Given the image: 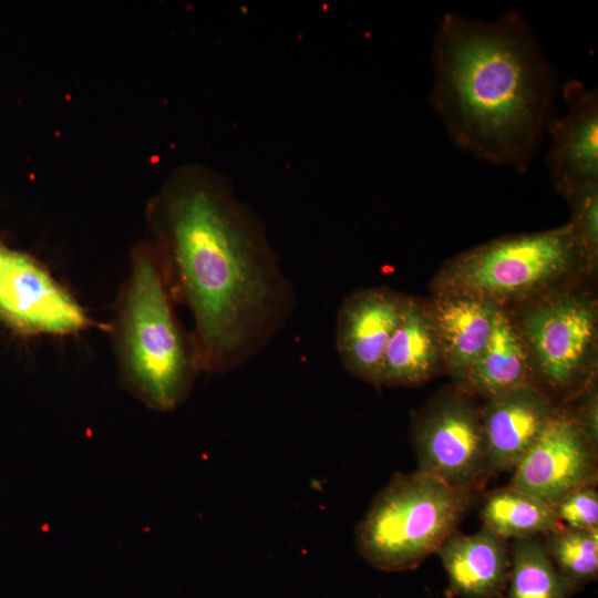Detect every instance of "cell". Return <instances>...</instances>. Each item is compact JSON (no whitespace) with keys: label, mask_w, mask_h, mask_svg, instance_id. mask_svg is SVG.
<instances>
[{"label":"cell","mask_w":598,"mask_h":598,"mask_svg":"<svg viewBox=\"0 0 598 598\" xmlns=\"http://www.w3.org/2000/svg\"><path fill=\"white\" fill-rule=\"evenodd\" d=\"M476 494L419 471L399 473L358 525V551L380 570L416 568L457 530Z\"/></svg>","instance_id":"cell-4"},{"label":"cell","mask_w":598,"mask_h":598,"mask_svg":"<svg viewBox=\"0 0 598 598\" xmlns=\"http://www.w3.org/2000/svg\"><path fill=\"white\" fill-rule=\"evenodd\" d=\"M174 302L154 246L140 241L131 252L111 338L123 386L161 412L179 406L200 372L193 336L178 321Z\"/></svg>","instance_id":"cell-3"},{"label":"cell","mask_w":598,"mask_h":598,"mask_svg":"<svg viewBox=\"0 0 598 598\" xmlns=\"http://www.w3.org/2000/svg\"><path fill=\"white\" fill-rule=\"evenodd\" d=\"M404 300L388 289H368L343 301L337 319L336 346L343 365L352 374L382 384L385 349Z\"/></svg>","instance_id":"cell-11"},{"label":"cell","mask_w":598,"mask_h":598,"mask_svg":"<svg viewBox=\"0 0 598 598\" xmlns=\"http://www.w3.org/2000/svg\"><path fill=\"white\" fill-rule=\"evenodd\" d=\"M574 216L570 223L581 254L594 257L598 247V186L569 199Z\"/></svg>","instance_id":"cell-21"},{"label":"cell","mask_w":598,"mask_h":598,"mask_svg":"<svg viewBox=\"0 0 598 598\" xmlns=\"http://www.w3.org/2000/svg\"><path fill=\"white\" fill-rule=\"evenodd\" d=\"M556 414L529 384L488 399L481 414L488 475L514 470Z\"/></svg>","instance_id":"cell-12"},{"label":"cell","mask_w":598,"mask_h":598,"mask_svg":"<svg viewBox=\"0 0 598 598\" xmlns=\"http://www.w3.org/2000/svg\"><path fill=\"white\" fill-rule=\"evenodd\" d=\"M523 341L507 315L497 308L489 339L464 380L488 399L527 383Z\"/></svg>","instance_id":"cell-16"},{"label":"cell","mask_w":598,"mask_h":598,"mask_svg":"<svg viewBox=\"0 0 598 598\" xmlns=\"http://www.w3.org/2000/svg\"><path fill=\"white\" fill-rule=\"evenodd\" d=\"M581 255L571 224L503 237L453 259L440 279L443 292H466L496 302L543 289Z\"/></svg>","instance_id":"cell-5"},{"label":"cell","mask_w":598,"mask_h":598,"mask_svg":"<svg viewBox=\"0 0 598 598\" xmlns=\"http://www.w3.org/2000/svg\"><path fill=\"white\" fill-rule=\"evenodd\" d=\"M430 105L451 142L524 174L558 114V74L526 17L445 13L432 40Z\"/></svg>","instance_id":"cell-2"},{"label":"cell","mask_w":598,"mask_h":598,"mask_svg":"<svg viewBox=\"0 0 598 598\" xmlns=\"http://www.w3.org/2000/svg\"><path fill=\"white\" fill-rule=\"evenodd\" d=\"M419 472L478 492L488 480L481 414L450 396L433 405L414 431Z\"/></svg>","instance_id":"cell-7"},{"label":"cell","mask_w":598,"mask_h":598,"mask_svg":"<svg viewBox=\"0 0 598 598\" xmlns=\"http://www.w3.org/2000/svg\"><path fill=\"white\" fill-rule=\"evenodd\" d=\"M524 333L545 381L555 389L566 388L584 370L594 344L596 315L582 299H554L528 315Z\"/></svg>","instance_id":"cell-10"},{"label":"cell","mask_w":598,"mask_h":598,"mask_svg":"<svg viewBox=\"0 0 598 598\" xmlns=\"http://www.w3.org/2000/svg\"><path fill=\"white\" fill-rule=\"evenodd\" d=\"M145 218L172 297L190 312L200 372L227 373L257 355L291 317L295 295L262 221L229 178L181 165Z\"/></svg>","instance_id":"cell-1"},{"label":"cell","mask_w":598,"mask_h":598,"mask_svg":"<svg viewBox=\"0 0 598 598\" xmlns=\"http://www.w3.org/2000/svg\"><path fill=\"white\" fill-rule=\"evenodd\" d=\"M565 111L547 136L546 166L556 189L567 199L598 186V93L578 80L563 84Z\"/></svg>","instance_id":"cell-9"},{"label":"cell","mask_w":598,"mask_h":598,"mask_svg":"<svg viewBox=\"0 0 598 598\" xmlns=\"http://www.w3.org/2000/svg\"><path fill=\"white\" fill-rule=\"evenodd\" d=\"M596 448L575 419L556 414L515 466L512 486L553 506L569 493L595 485Z\"/></svg>","instance_id":"cell-8"},{"label":"cell","mask_w":598,"mask_h":598,"mask_svg":"<svg viewBox=\"0 0 598 598\" xmlns=\"http://www.w3.org/2000/svg\"><path fill=\"white\" fill-rule=\"evenodd\" d=\"M589 443L597 450L598 442V403L597 393L591 392L580 411V417L576 420Z\"/></svg>","instance_id":"cell-22"},{"label":"cell","mask_w":598,"mask_h":598,"mask_svg":"<svg viewBox=\"0 0 598 598\" xmlns=\"http://www.w3.org/2000/svg\"><path fill=\"white\" fill-rule=\"evenodd\" d=\"M496 302L466 292H443L432 321L452 371L463 380L485 348Z\"/></svg>","instance_id":"cell-14"},{"label":"cell","mask_w":598,"mask_h":598,"mask_svg":"<svg viewBox=\"0 0 598 598\" xmlns=\"http://www.w3.org/2000/svg\"><path fill=\"white\" fill-rule=\"evenodd\" d=\"M481 518L483 526L506 540L539 537L563 527L551 504L512 485L486 495Z\"/></svg>","instance_id":"cell-17"},{"label":"cell","mask_w":598,"mask_h":598,"mask_svg":"<svg viewBox=\"0 0 598 598\" xmlns=\"http://www.w3.org/2000/svg\"><path fill=\"white\" fill-rule=\"evenodd\" d=\"M559 523L575 529H598V493L595 485L580 487L554 505Z\"/></svg>","instance_id":"cell-20"},{"label":"cell","mask_w":598,"mask_h":598,"mask_svg":"<svg viewBox=\"0 0 598 598\" xmlns=\"http://www.w3.org/2000/svg\"><path fill=\"white\" fill-rule=\"evenodd\" d=\"M542 543L560 576L576 590L598 574V529L563 526L543 535Z\"/></svg>","instance_id":"cell-19"},{"label":"cell","mask_w":598,"mask_h":598,"mask_svg":"<svg viewBox=\"0 0 598 598\" xmlns=\"http://www.w3.org/2000/svg\"><path fill=\"white\" fill-rule=\"evenodd\" d=\"M505 598H569L576 589L555 568L540 537L514 539Z\"/></svg>","instance_id":"cell-18"},{"label":"cell","mask_w":598,"mask_h":598,"mask_svg":"<svg viewBox=\"0 0 598 598\" xmlns=\"http://www.w3.org/2000/svg\"><path fill=\"white\" fill-rule=\"evenodd\" d=\"M0 320L22 336L73 334L92 321L32 256L0 243Z\"/></svg>","instance_id":"cell-6"},{"label":"cell","mask_w":598,"mask_h":598,"mask_svg":"<svg viewBox=\"0 0 598 598\" xmlns=\"http://www.w3.org/2000/svg\"><path fill=\"white\" fill-rule=\"evenodd\" d=\"M440 351L432 318L422 307L405 299L385 349L382 383L396 385L424 381L434 371Z\"/></svg>","instance_id":"cell-15"},{"label":"cell","mask_w":598,"mask_h":598,"mask_svg":"<svg viewBox=\"0 0 598 598\" xmlns=\"http://www.w3.org/2000/svg\"><path fill=\"white\" fill-rule=\"evenodd\" d=\"M450 590L460 598H498L507 586L511 550L507 540L487 527L464 535L454 532L437 549Z\"/></svg>","instance_id":"cell-13"}]
</instances>
